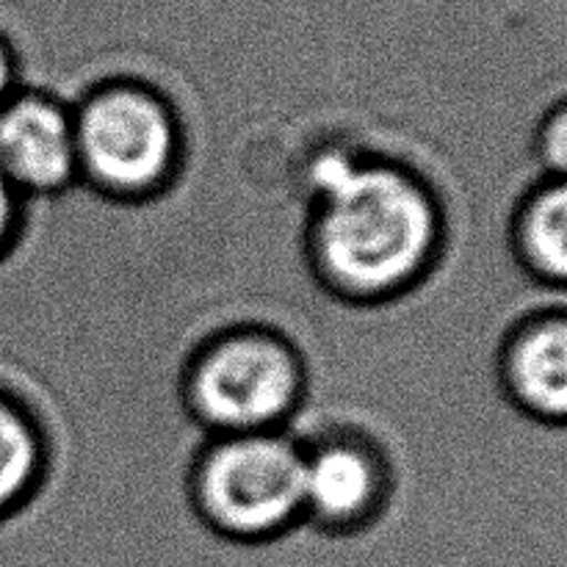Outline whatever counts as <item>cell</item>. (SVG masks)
<instances>
[{"instance_id":"obj_9","label":"cell","mask_w":567,"mask_h":567,"mask_svg":"<svg viewBox=\"0 0 567 567\" xmlns=\"http://www.w3.org/2000/svg\"><path fill=\"white\" fill-rule=\"evenodd\" d=\"M44 443L31 415L0 393V518L14 513L39 485Z\"/></svg>"},{"instance_id":"obj_12","label":"cell","mask_w":567,"mask_h":567,"mask_svg":"<svg viewBox=\"0 0 567 567\" xmlns=\"http://www.w3.org/2000/svg\"><path fill=\"white\" fill-rule=\"evenodd\" d=\"M17 92V70H14V59H11L9 44L3 42L0 37V109H3L6 100Z\"/></svg>"},{"instance_id":"obj_10","label":"cell","mask_w":567,"mask_h":567,"mask_svg":"<svg viewBox=\"0 0 567 567\" xmlns=\"http://www.w3.org/2000/svg\"><path fill=\"white\" fill-rule=\"evenodd\" d=\"M532 158L543 177L567 181V92L554 97L535 122Z\"/></svg>"},{"instance_id":"obj_2","label":"cell","mask_w":567,"mask_h":567,"mask_svg":"<svg viewBox=\"0 0 567 567\" xmlns=\"http://www.w3.org/2000/svg\"><path fill=\"white\" fill-rule=\"evenodd\" d=\"M194 502L219 535L269 540L305 518V449L286 430L214 435L194 468Z\"/></svg>"},{"instance_id":"obj_13","label":"cell","mask_w":567,"mask_h":567,"mask_svg":"<svg viewBox=\"0 0 567 567\" xmlns=\"http://www.w3.org/2000/svg\"><path fill=\"white\" fill-rule=\"evenodd\" d=\"M430 269H435V271H441V269H437V266H430ZM441 275H443V271H441ZM443 277H449V275H443ZM449 280H452V277H449ZM454 282V280H452ZM454 286H457V282H454ZM460 288V286H457ZM460 291H463V288H460ZM465 293H468V291H465ZM468 297H474V293H468ZM476 299V297H474ZM480 302H482V299H480ZM482 305H485V302H482ZM487 308H491V305H487ZM493 310H496V308H493ZM496 313H498V310H496ZM504 316V313H502ZM504 319H509V316H504ZM509 321H513V319H509ZM513 324H518V321H513Z\"/></svg>"},{"instance_id":"obj_8","label":"cell","mask_w":567,"mask_h":567,"mask_svg":"<svg viewBox=\"0 0 567 567\" xmlns=\"http://www.w3.org/2000/svg\"><path fill=\"white\" fill-rule=\"evenodd\" d=\"M513 252L535 286L567 299V181L540 177L513 216Z\"/></svg>"},{"instance_id":"obj_1","label":"cell","mask_w":567,"mask_h":567,"mask_svg":"<svg viewBox=\"0 0 567 567\" xmlns=\"http://www.w3.org/2000/svg\"><path fill=\"white\" fill-rule=\"evenodd\" d=\"M441 241V208L419 175L349 150L316 161L310 252L338 293L369 302L408 291Z\"/></svg>"},{"instance_id":"obj_6","label":"cell","mask_w":567,"mask_h":567,"mask_svg":"<svg viewBox=\"0 0 567 567\" xmlns=\"http://www.w3.org/2000/svg\"><path fill=\"white\" fill-rule=\"evenodd\" d=\"M0 175L22 197L70 188L81 177L72 111L48 94L17 89L0 109Z\"/></svg>"},{"instance_id":"obj_5","label":"cell","mask_w":567,"mask_h":567,"mask_svg":"<svg viewBox=\"0 0 567 567\" xmlns=\"http://www.w3.org/2000/svg\"><path fill=\"white\" fill-rule=\"evenodd\" d=\"M305 449V518L321 529L349 532L371 524L391 491L377 446L354 432H324Z\"/></svg>"},{"instance_id":"obj_4","label":"cell","mask_w":567,"mask_h":567,"mask_svg":"<svg viewBox=\"0 0 567 567\" xmlns=\"http://www.w3.org/2000/svg\"><path fill=\"white\" fill-rule=\"evenodd\" d=\"M81 177L114 197H147L175 175L181 131L169 105L138 83H109L75 111Z\"/></svg>"},{"instance_id":"obj_11","label":"cell","mask_w":567,"mask_h":567,"mask_svg":"<svg viewBox=\"0 0 567 567\" xmlns=\"http://www.w3.org/2000/svg\"><path fill=\"white\" fill-rule=\"evenodd\" d=\"M17 219H20V194L9 186L3 175H0V252L9 247L11 236H14Z\"/></svg>"},{"instance_id":"obj_7","label":"cell","mask_w":567,"mask_h":567,"mask_svg":"<svg viewBox=\"0 0 567 567\" xmlns=\"http://www.w3.org/2000/svg\"><path fill=\"white\" fill-rule=\"evenodd\" d=\"M502 385L518 413L567 432V302L520 319L502 349Z\"/></svg>"},{"instance_id":"obj_3","label":"cell","mask_w":567,"mask_h":567,"mask_svg":"<svg viewBox=\"0 0 567 567\" xmlns=\"http://www.w3.org/2000/svg\"><path fill=\"white\" fill-rule=\"evenodd\" d=\"M302 363L280 336L233 330L194 358L186 402L210 435L286 430L302 402Z\"/></svg>"}]
</instances>
